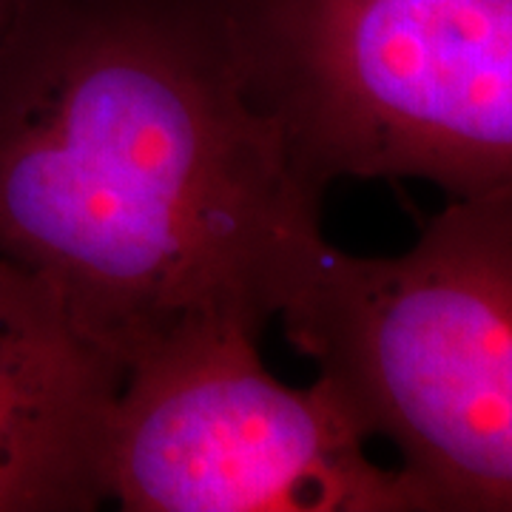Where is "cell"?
Here are the masks:
<instances>
[{
  "label": "cell",
  "mask_w": 512,
  "mask_h": 512,
  "mask_svg": "<svg viewBox=\"0 0 512 512\" xmlns=\"http://www.w3.org/2000/svg\"><path fill=\"white\" fill-rule=\"evenodd\" d=\"M322 200L214 0H26L0 43V259L120 370L188 325L262 336Z\"/></svg>",
  "instance_id": "6da1fadb"
},
{
  "label": "cell",
  "mask_w": 512,
  "mask_h": 512,
  "mask_svg": "<svg viewBox=\"0 0 512 512\" xmlns=\"http://www.w3.org/2000/svg\"><path fill=\"white\" fill-rule=\"evenodd\" d=\"M274 322L433 510L512 512V191L450 200L399 256L325 239Z\"/></svg>",
  "instance_id": "7a4b0ae2"
},
{
  "label": "cell",
  "mask_w": 512,
  "mask_h": 512,
  "mask_svg": "<svg viewBox=\"0 0 512 512\" xmlns=\"http://www.w3.org/2000/svg\"><path fill=\"white\" fill-rule=\"evenodd\" d=\"M293 165L512 191V0H214Z\"/></svg>",
  "instance_id": "3957f363"
},
{
  "label": "cell",
  "mask_w": 512,
  "mask_h": 512,
  "mask_svg": "<svg viewBox=\"0 0 512 512\" xmlns=\"http://www.w3.org/2000/svg\"><path fill=\"white\" fill-rule=\"evenodd\" d=\"M322 379L293 387L242 325H188L123 370L103 495L126 512H424Z\"/></svg>",
  "instance_id": "277c9868"
},
{
  "label": "cell",
  "mask_w": 512,
  "mask_h": 512,
  "mask_svg": "<svg viewBox=\"0 0 512 512\" xmlns=\"http://www.w3.org/2000/svg\"><path fill=\"white\" fill-rule=\"evenodd\" d=\"M120 379L55 293L0 259V512L106 504L103 447Z\"/></svg>",
  "instance_id": "5b68a950"
},
{
  "label": "cell",
  "mask_w": 512,
  "mask_h": 512,
  "mask_svg": "<svg viewBox=\"0 0 512 512\" xmlns=\"http://www.w3.org/2000/svg\"><path fill=\"white\" fill-rule=\"evenodd\" d=\"M23 3L26 0H0V43H3V37L9 35V29H12L18 12L23 9Z\"/></svg>",
  "instance_id": "8992f818"
}]
</instances>
